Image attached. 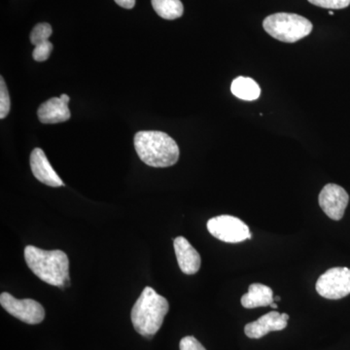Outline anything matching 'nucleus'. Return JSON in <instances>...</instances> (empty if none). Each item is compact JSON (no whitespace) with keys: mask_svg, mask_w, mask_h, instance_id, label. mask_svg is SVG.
<instances>
[{"mask_svg":"<svg viewBox=\"0 0 350 350\" xmlns=\"http://www.w3.org/2000/svg\"><path fill=\"white\" fill-rule=\"evenodd\" d=\"M59 98H61V100H63L64 103H68V105L69 100H70V98H69V96L66 94H62V96H59Z\"/></svg>","mask_w":350,"mask_h":350,"instance_id":"4be33fe9","label":"nucleus"},{"mask_svg":"<svg viewBox=\"0 0 350 350\" xmlns=\"http://www.w3.org/2000/svg\"><path fill=\"white\" fill-rule=\"evenodd\" d=\"M11 100L3 77L0 79V119L6 118L10 112Z\"/></svg>","mask_w":350,"mask_h":350,"instance_id":"f3484780","label":"nucleus"},{"mask_svg":"<svg viewBox=\"0 0 350 350\" xmlns=\"http://www.w3.org/2000/svg\"><path fill=\"white\" fill-rule=\"evenodd\" d=\"M231 91L237 98L247 101L257 100L261 94V89L258 83L250 77L243 76H239L232 81Z\"/></svg>","mask_w":350,"mask_h":350,"instance_id":"4468645a","label":"nucleus"},{"mask_svg":"<svg viewBox=\"0 0 350 350\" xmlns=\"http://www.w3.org/2000/svg\"><path fill=\"white\" fill-rule=\"evenodd\" d=\"M31 169L38 180L50 187H62L64 182L53 169L42 149L36 148L31 152Z\"/></svg>","mask_w":350,"mask_h":350,"instance_id":"9d476101","label":"nucleus"},{"mask_svg":"<svg viewBox=\"0 0 350 350\" xmlns=\"http://www.w3.org/2000/svg\"><path fill=\"white\" fill-rule=\"evenodd\" d=\"M280 300H282V298H280V296H275V301H280Z\"/></svg>","mask_w":350,"mask_h":350,"instance_id":"b1692460","label":"nucleus"},{"mask_svg":"<svg viewBox=\"0 0 350 350\" xmlns=\"http://www.w3.org/2000/svg\"><path fill=\"white\" fill-rule=\"evenodd\" d=\"M119 6L126 9L133 8L135 5V0H114Z\"/></svg>","mask_w":350,"mask_h":350,"instance_id":"412c9836","label":"nucleus"},{"mask_svg":"<svg viewBox=\"0 0 350 350\" xmlns=\"http://www.w3.org/2000/svg\"><path fill=\"white\" fill-rule=\"evenodd\" d=\"M175 255L182 273L185 275H195L200 271L202 260L199 252L191 245L184 237L174 239Z\"/></svg>","mask_w":350,"mask_h":350,"instance_id":"9b49d317","label":"nucleus"},{"mask_svg":"<svg viewBox=\"0 0 350 350\" xmlns=\"http://www.w3.org/2000/svg\"><path fill=\"white\" fill-rule=\"evenodd\" d=\"M179 347H180V350H206L204 345L192 336L182 338Z\"/></svg>","mask_w":350,"mask_h":350,"instance_id":"aec40b11","label":"nucleus"},{"mask_svg":"<svg viewBox=\"0 0 350 350\" xmlns=\"http://www.w3.org/2000/svg\"><path fill=\"white\" fill-rule=\"evenodd\" d=\"M0 305L12 317L27 324H39L45 319L43 306L31 299L18 300L12 295L4 292L0 295Z\"/></svg>","mask_w":350,"mask_h":350,"instance_id":"0eeeda50","label":"nucleus"},{"mask_svg":"<svg viewBox=\"0 0 350 350\" xmlns=\"http://www.w3.org/2000/svg\"><path fill=\"white\" fill-rule=\"evenodd\" d=\"M53 51V44L50 41L39 44L34 48L32 57L36 62H45L49 59L51 53Z\"/></svg>","mask_w":350,"mask_h":350,"instance_id":"a211bd4d","label":"nucleus"},{"mask_svg":"<svg viewBox=\"0 0 350 350\" xmlns=\"http://www.w3.org/2000/svg\"><path fill=\"white\" fill-rule=\"evenodd\" d=\"M269 36L285 43H295L305 38L312 31V24L297 14L276 13L269 16L262 23Z\"/></svg>","mask_w":350,"mask_h":350,"instance_id":"20e7f679","label":"nucleus"},{"mask_svg":"<svg viewBox=\"0 0 350 350\" xmlns=\"http://www.w3.org/2000/svg\"><path fill=\"white\" fill-rule=\"evenodd\" d=\"M207 230L211 234L228 243H243L252 238L250 227L238 217L231 215H220L209 219Z\"/></svg>","mask_w":350,"mask_h":350,"instance_id":"39448f33","label":"nucleus"},{"mask_svg":"<svg viewBox=\"0 0 350 350\" xmlns=\"http://www.w3.org/2000/svg\"><path fill=\"white\" fill-rule=\"evenodd\" d=\"M289 315L287 313L273 312L262 315L256 321L250 322L244 327V333L250 338H261L271 332L284 330Z\"/></svg>","mask_w":350,"mask_h":350,"instance_id":"1a4fd4ad","label":"nucleus"},{"mask_svg":"<svg viewBox=\"0 0 350 350\" xmlns=\"http://www.w3.org/2000/svg\"><path fill=\"white\" fill-rule=\"evenodd\" d=\"M319 206L332 220L340 221L344 217L349 206V196L347 191L337 184H327L319 197Z\"/></svg>","mask_w":350,"mask_h":350,"instance_id":"6e6552de","label":"nucleus"},{"mask_svg":"<svg viewBox=\"0 0 350 350\" xmlns=\"http://www.w3.org/2000/svg\"><path fill=\"white\" fill-rule=\"evenodd\" d=\"M271 306V308H275V310H276V308H278V305H276V304L275 303V301H273V304H271V306Z\"/></svg>","mask_w":350,"mask_h":350,"instance_id":"5701e85b","label":"nucleus"},{"mask_svg":"<svg viewBox=\"0 0 350 350\" xmlns=\"http://www.w3.org/2000/svg\"><path fill=\"white\" fill-rule=\"evenodd\" d=\"M156 13L165 20H175L184 13V6L180 0H151Z\"/></svg>","mask_w":350,"mask_h":350,"instance_id":"2eb2a0df","label":"nucleus"},{"mask_svg":"<svg viewBox=\"0 0 350 350\" xmlns=\"http://www.w3.org/2000/svg\"><path fill=\"white\" fill-rule=\"evenodd\" d=\"M135 148L140 160L153 167H172L179 159L178 145L163 131H138Z\"/></svg>","mask_w":350,"mask_h":350,"instance_id":"f03ea898","label":"nucleus"},{"mask_svg":"<svg viewBox=\"0 0 350 350\" xmlns=\"http://www.w3.org/2000/svg\"><path fill=\"white\" fill-rule=\"evenodd\" d=\"M38 118L43 124H59L70 119L68 103L61 98H50L40 105L38 111Z\"/></svg>","mask_w":350,"mask_h":350,"instance_id":"f8f14e48","label":"nucleus"},{"mask_svg":"<svg viewBox=\"0 0 350 350\" xmlns=\"http://www.w3.org/2000/svg\"><path fill=\"white\" fill-rule=\"evenodd\" d=\"M275 301L273 290L271 287L261 284V283H253L248 288V293L241 297V303L243 308H256L260 306H268Z\"/></svg>","mask_w":350,"mask_h":350,"instance_id":"ddd939ff","label":"nucleus"},{"mask_svg":"<svg viewBox=\"0 0 350 350\" xmlns=\"http://www.w3.org/2000/svg\"><path fill=\"white\" fill-rule=\"evenodd\" d=\"M170 310L169 301L152 287H145L131 310L133 328L140 335L153 338Z\"/></svg>","mask_w":350,"mask_h":350,"instance_id":"7ed1b4c3","label":"nucleus"},{"mask_svg":"<svg viewBox=\"0 0 350 350\" xmlns=\"http://www.w3.org/2000/svg\"><path fill=\"white\" fill-rule=\"evenodd\" d=\"M329 15L333 16L334 15L333 11H330V12H329Z\"/></svg>","mask_w":350,"mask_h":350,"instance_id":"393cba45","label":"nucleus"},{"mask_svg":"<svg viewBox=\"0 0 350 350\" xmlns=\"http://www.w3.org/2000/svg\"><path fill=\"white\" fill-rule=\"evenodd\" d=\"M317 293L329 300H340L350 294V269L336 267L320 275L315 284Z\"/></svg>","mask_w":350,"mask_h":350,"instance_id":"423d86ee","label":"nucleus"},{"mask_svg":"<svg viewBox=\"0 0 350 350\" xmlns=\"http://www.w3.org/2000/svg\"><path fill=\"white\" fill-rule=\"evenodd\" d=\"M308 2L326 9H345L350 5V0H308Z\"/></svg>","mask_w":350,"mask_h":350,"instance_id":"6ab92c4d","label":"nucleus"},{"mask_svg":"<svg viewBox=\"0 0 350 350\" xmlns=\"http://www.w3.org/2000/svg\"><path fill=\"white\" fill-rule=\"evenodd\" d=\"M25 259L32 273L42 282L64 288L69 284V261L62 250H43L29 245L25 250Z\"/></svg>","mask_w":350,"mask_h":350,"instance_id":"f257e3e1","label":"nucleus"},{"mask_svg":"<svg viewBox=\"0 0 350 350\" xmlns=\"http://www.w3.org/2000/svg\"><path fill=\"white\" fill-rule=\"evenodd\" d=\"M53 29L52 27L47 23H41V24L36 25L34 29H32L31 33V42L34 46H38L39 44L49 41L50 36H52Z\"/></svg>","mask_w":350,"mask_h":350,"instance_id":"dca6fc26","label":"nucleus"}]
</instances>
